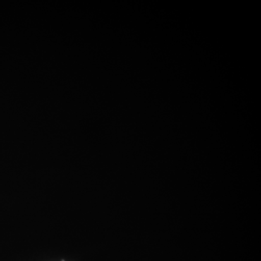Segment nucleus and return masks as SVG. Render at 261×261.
I'll list each match as a JSON object with an SVG mask.
<instances>
[]
</instances>
